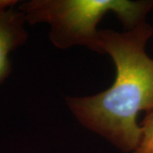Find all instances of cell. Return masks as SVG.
I'll use <instances>...</instances> for the list:
<instances>
[{
    "label": "cell",
    "instance_id": "cell-1",
    "mask_svg": "<svg viewBox=\"0 0 153 153\" xmlns=\"http://www.w3.org/2000/svg\"><path fill=\"white\" fill-rule=\"evenodd\" d=\"M152 35L146 22L123 33L100 30L102 53L111 57L116 67L114 82L94 95L66 97L68 108L82 126L124 152L133 153L140 142L139 113L153 111V59L146 51Z\"/></svg>",
    "mask_w": 153,
    "mask_h": 153
},
{
    "label": "cell",
    "instance_id": "cell-2",
    "mask_svg": "<svg viewBox=\"0 0 153 153\" xmlns=\"http://www.w3.org/2000/svg\"><path fill=\"white\" fill-rule=\"evenodd\" d=\"M17 8L30 25L49 24V39L56 48L66 49L80 45L102 53L97 26L105 16L113 13L130 30L146 22L153 1L31 0Z\"/></svg>",
    "mask_w": 153,
    "mask_h": 153
},
{
    "label": "cell",
    "instance_id": "cell-3",
    "mask_svg": "<svg viewBox=\"0 0 153 153\" xmlns=\"http://www.w3.org/2000/svg\"><path fill=\"white\" fill-rule=\"evenodd\" d=\"M17 3L15 0H0V86L11 72L10 53L28 38L24 15L15 8Z\"/></svg>",
    "mask_w": 153,
    "mask_h": 153
},
{
    "label": "cell",
    "instance_id": "cell-4",
    "mask_svg": "<svg viewBox=\"0 0 153 153\" xmlns=\"http://www.w3.org/2000/svg\"><path fill=\"white\" fill-rule=\"evenodd\" d=\"M140 127L141 137L133 153H153V111L146 113Z\"/></svg>",
    "mask_w": 153,
    "mask_h": 153
}]
</instances>
